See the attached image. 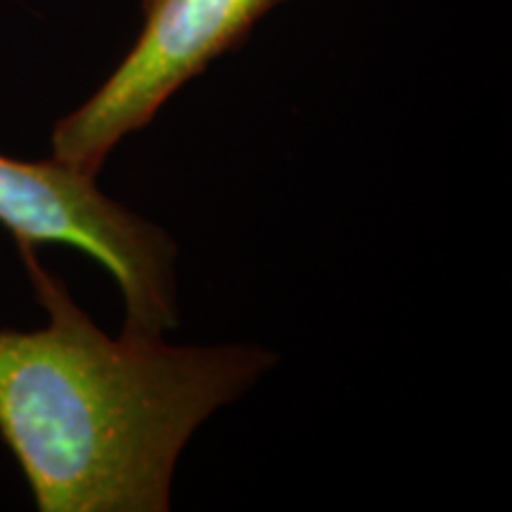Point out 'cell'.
Listing matches in <instances>:
<instances>
[{
    "label": "cell",
    "mask_w": 512,
    "mask_h": 512,
    "mask_svg": "<svg viewBox=\"0 0 512 512\" xmlns=\"http://www.w3.org/2000/svg\"><path fill=\"white\" fill-rule=\"evenodd\" d=\"M283 0H145L143 29L102 86L53 131V159L86 176L155 119L171 95Z\"/></svg>",
    "instance_id": "3957f363"
},
{
    "label": "cell",
    "mask_w": 512,
    "mask_h": 512,
    "mask_svg": "<svg viewBox=\"0 0 512 512\" xmlns=\"http://www.w3.org/2000/svg\"><path fill=\"white\" fill-rule=\"evenodd\" d=\"M0 223L17 245H72L100 261L124 297L126 335L164 337L178 323L174 240L102 195L93 176L0 155Z\"/></svg>",
    "instance_id": "7a4b0ae2"
},
{
    "label": "cell",
    "mask_w": 512,
    "mask_h": 512,
    "mask_svg": "<svg viewBox=\"0 0 512 512\" xmlns=\"http://www.w3.org/2000/svg\"><path fill=\"white\" fill-rule=\"evenodd\" d=\"M50 323L0 330V434L38 510L164 512L188 439L275 363L249 344L107 337L19 245Z\"/></svg>",
    "instance_id": "6da1fadb"
}]
</instances>
